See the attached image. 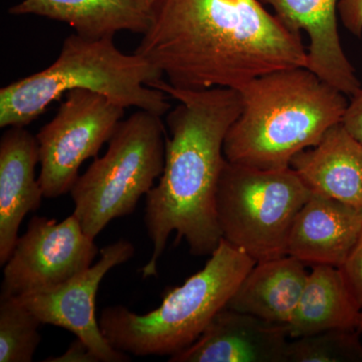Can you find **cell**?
Returning a JSON list of instances; mask_svg holds the SVG:
<instances>
[{"label":"cell","mask_w":362,"mask_h":362,"mask_svg":"<svg viewBox=\"0 0 362 362\" xmlns=\"http://www.w3.org/2000/svg\"><path fill=\"white\" fill-rule=\"evenodd\" d=\"M135 54L187 90H240L273 71L306 68L300 33L259 0H157Z\"/></svg>","instance_id":"cell-1"},{"label":"cell","mask_w":362,"mask_h":362,"mask_svg":"<svg viewBox=\"0 0 362 362\" xmlns=\"http://www.w3.org/2000/svg\"><path fill=\"white\" fill-rule=\"evenodd\" d=\"M151 88L180 104L166 117L170 137L163 173L146 194L145 226L153 252L142 268L144 279L157 275L173 232L194 256H211L220 245L216 194L226 160L223 143L243 107L239 90L228 88L180 89L163 80Z\"/></svg>","instance_id":"cell-2"},{"label":"cell","mask_w":362,"mask_h":362,"mask_svg":"<svg viewBox=\"0 0 362 362\" xmlns=\"http://www.w3.org/2000/svg\"><path fill=\"white\" fill-rule=\"evenodd\" d=\"M242 112L223 143L226 160L266 170L290 168L342 121L346 95L307 68L262 76L243 86Z\"/></svg>","instance_id":"cell-3"},{"label":"cell","mask_w":362,"mask_h":362,"mask_svg":"<svg viewBox=\"0 0 362 362\" xmlns=\"http://www.w3.org/2000/svg\"><path fill=\"white\" fill-rule=\"evenodd\" d=\"M163 74L137 54H126L112 37L90 39L77 33L66 37L58 58L39 73L0 90V127H25L70 90L99 93L123 108L165 115V93L151 85Z\"/></svg>","instance_id":"cell-4"},{"label":"cell","mask_w":362,"mask_h":362,"mask_svg":"<svg viewBox=\"0 0 362 362\" xmlns=\"http://www.w3.org/2000/svg\"><path fill=\"white\" fill-rule=\"evenodd\" d=\"M256 263L221 239L204 269L171 289L158 308L144 315L120 305L105 308L102 333L114 349L129 356H175L199 339Z\"/></svg>","instance_id":"cell-5"},{"label":"cell","mask_w":362,"mask_h":362,"mask_svg":"<svg viewBox=\"0 0 362 362\" xmlns=\"http://www.w3.org/2000/svg\"><path fill=\"white\" fill-rule=\"evenodd\" d=\"M165 146L161 116L140 110L119 123L106 153L78 175L70 192L74 214L90 239L135 211L163 173Z\"/></svg>","instance_id":"cell-6"},{"label":"cell","mask_w":362,"mask_h":362,"mask_svg":"<svg viewBox=\"0 0 362 362\" xmlns=\"http://www.w3.org/2000/svg\"><path fill=\"white\" fill-rule=\"evenodd\" d=\"M311 194L291 168L266 170L226 160L216 194L223 239L257 263L286 256L293 223Z\"/></svg>","instance_id":"cell-7"},{"label":"cell","mask_w":362,"mask_h":362,"mask_svg":"<svg viewBox=\"0 0 362 362\" xmlns=\"http://www.w3.org/2000/svg\"><path fill=\"white\" fill-rule=\"evenodd\" d=\"M120 105L90 90L66 93L56 116L37 133L40 188L45 199L71 192L87 159L96 158L122 121Z\"/></svg>","instance_id":"cell-8"},{"label":"cell","mask_w":362,"mask_h":362,"mask_svg":"<svg viewBox=\"0 0 362 362\" xmlns=\"http://www.w3.org/2000/svg\"><path fill=\"white\" fill-rule=\"evenodd\" d=\"M97 254L75 214L62 221L33 216L4 265L0 297L54 289L88 270Z\"/></svg>","instance_id":"cell-9"},{"label":"cell","mask_w":362,"mask_h":362,"mask_svg":"<svg viewBox=\"0 0 362 362\" xmlns=\"http://www.w3.org/2000/svg\"><path fill=\"white\" fill-rule=\"evenodd\" d=\"M135 254L133 244L120 240L101 250L95 265L65 284L49 291L16 297L42 325L65 328L85 342L100 362L130 361L129 354L114 349L102 333L96 318L99 286L114 267L129 261Z\"/></svg>","instance_id":"cell-10"},{"label":"cell","mask_w":362,"mask_h":362,"mask_svg":"<svg viewBox=\"0 0 362 362\" xmlns=\"http://www.w3.org/2000/svg\"><path fill=\"white\" fill-rule=\"evenodd\" d=\"M284 325L225 307L197 341L169 356L170 362H286Z\"/></svg>","instance_id":"cell-11"},{"label":"cell","mask_w":362,"mask_h":362,"mask_svg":"<svg viewBox=\"0 0 362 362\" xmlns=\"http://www.w3.org/2000/svg\"><path fill=\"white\" fill-rule=\"evenodd\" d=\"M275 11L290 30L308 35L307 69L352 97L361 89L356 70L343 51L337 25L338 0H259Z\"/></svg>","instance_id":"cell-12"},{"label":"cell","mask_w":362,"mask_h":362,"mask_svg":"<svg viewBox=\"0 0 362 362\" xmlns=\"http://www.w3.org/2000/svg\"><path fill=\"white\" fill-rule=\"evenodd\" d=\"M361 233L359 209L312 192L293 223L287 255L305 265L340 268Z\"/></svg>","instance_id":"cell-13"},{"label":"cell","mask_w":362,"mask_h":362,"mask_svg":"<svg viewBox=\"0 0 362 362\" xmlns=\"http://www.w3.org/2000/svg\"><path fill=\"white\" fill-rule=\"evenodd\" d=\"M40 163L37 137L23 127H9L0 140V265L11 258L18 230L44 197L35 166Z\"/></svg>","instance_id":"cell-14"},{"label":"cell","mask_w":362,"mask_h":362,"mask_svg":"<svg viewBox=\"0 0 362 362\" xmlns=\"http://www.w3.org/2000/svg\"><path fill=\"white\" fill-rule=\"evenodd\" d=\"M290 168L313 194L362 211V143L341 122L296 154Z\"/></svg>","instance_id":"cell-15"},{"label":"cell","mask_w":362,"mask_h":362,"mask_svg":"<svg viewBox=\"0 0 362 362\" xmlns=\"http://www.w3.org/2000/svg\"><path fill=\"white\" fill-rule=\"evenodd\" d=\"M307 278L305 264L288 255L259 262L242 281L226 307L286 326L294 314Z\"/></svg>","instance_id":"cell-16"},{"label":"cell","mask_w":362,"mask_h":362,"mask_svg":"<svg viewBox=\"0 0 362 362\" xmlns=\"http://www.w3.org/2000/svg\"><path fill=\"white\" fill-rule=\"evenodd\" d=\"M9 13L62 21L90 39H113L124 30L143 35L151 21V13L137 0H23L11 7Z\"/></svg>","instance_id":"cell-17"},{"label":"cell","mask_w":362,"mask_h":362,"mask_svg":"<svg viewBox=\"0 0 362 362\" xmlns=\"http://www.w3.org/2000/svg\"><path fill=\"white\" fill-rule=\"evenodd\" d=\"M361 314L340 268L315 265L285 327L292 339L328 330L356 329Z\"/></svg>","instance_id":"cell-18"},{"label":"cell","mask_w":362,"mask_h":362,"mask_svg":"<svg viewBox=\"0 0 362 362\" xmlns=\"http://www.w3.org/2000/svg\"><path fill=\"white\" fill-rule=\"evenodd\" d=\"M42 325L18 298L0 297V362L32 361Z\"/></svg>","instance_id":"cell-19"},{"label":"cell","mask_w":362,"mask_h":362,"mask_svg":"<svg viewBox=\"0 0 362 362\" xmlns=\"http://www.w3.org/2000/svg\"><path fill=\"white\" fill-rule=\"evenodd\" d=\"M356 329H333L288 342L286 362H362Z\"/></svg>","instance_id":"cell-20"},{"label":"cell","mask_w":362,"mask_h":362,"mask_svg":"<svg viewBox=\"0 0 362 362\" xmlns=\"http://www.w3.org/2000/svg\"><path fill=\"white\" fill-rule=\"evenodd\" d=\"M352 296L362 311V233L345 263L340 267Z\"/></svg>","instance_id":"cell-21"},{"label":"cell","mask_w":362,"mask_h":362,"mask_svg":"<svg viewBox=\"0 0 362 362\" xmlns=\"http://www.w3.org/2000/svg\"><path fill=\"white\" fill-rule=\"evenodd\" d=\"M338 13L345 28L357 37L362 35V0H339Z\"/></svg>","instance_id":"cell-22"},{"label":"cell","mask_w":362,"mask_h":362,"mask_svg":"<svg viewBox=\"0 0 362 362\" xmlns=\"http://www.w3.org/2000/svg\"><path fill=\"white\" fill-rule=\"evenodd\" d=\"M341 123L350 134L362 143V88L352 96Z\"/></svg>","instance_id":"cell-23"},{"label":"cell","mask_w":362,"mask_h":362,"mask_svg":"<svg viewBox=\"0 0 362 362\" xmlns=\"http://www.w3.org/2000/svg\"><path fill=\"white\" fill-rule=\"evenodd\" d=\"M45 362H100L98 357L95 356L94 352L90 347L83 342L82 340L77 339L71 343L69 349L66 350L65 354L59 356H51L45 359Z\"/></svg>","instance_id":"cell-24"},{"label":"cell","mask_w":362,"mask_h":362,"mask_svg":"<svg viewBox=\"0 0 362 362\" xmlns=\"http://www.w3.org/2000/svg\"><path fill=\"white\" fill-rule=\"evenodd\" d=\"M137 1L139 2L140 6H141L145 11L151 13L152 8L156 6L157 0H137Z\"/></svg>","instance_id":"cell-25"},{"label":"cell","mask_w":362,"mask_h":362,"mask_svg":"<svg viewBox=\"0 0 362 362\" xmlns=\"http://www.w3.org/2000/svg\"><path fill=\"white\" fill-rule=\"evenodd\" d=\"M356 330L358 331L359 334H361V337H362V311L361 317H359V322L358 325H357Z\"/></svg>","instance_id":"cell-26"},{"label":"cell","mask_w":362,"mask_h":362,"mask_svg":"<svg viewBox=\"0 0 362 362\" xmlns=\"http://www.w3.org/2000/svg\"><path fill=\"white\" fill-rule=\"evenodd\" d=\"M361 213H362V211H361Z\"/></svg>","instance_id":"cell-27"}]
</instances>
